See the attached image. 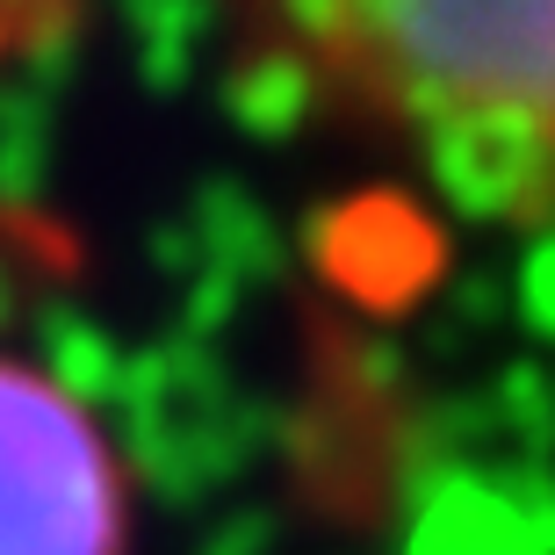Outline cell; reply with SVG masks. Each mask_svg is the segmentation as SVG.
<instances>
[{"mask_svg": "<svg viewBox=\"0 0 555 555\" xmlns=\"http://www.w3.org/2000/svg\"><path fill=\"white\" fill-rule=\"evenodd\" d=\"M203 555H268V519H260V513L224 519V527L203 541Z\"/></svg>", "mask_w": 555, "mask_h": 555, "instance_id": "obj_12", "label": "cell"}, {"mask_svg": "<svg viewBox=\"0 0 555 555\" xmlns=\"http://www.w3.org/2000/svg\"><path fill=\"white\" fill-rule=\"evenodd\" d=\"M130 29L144 37V59H138V73H144V87H181L188 80V59H195V37L209 29V15L203 8H166V15H130Z\"/></svg>", "mask_w": 555, "mask_h": 555, "instance_id": "obj_10", "label": "cell"}, {"mask_svg": "<svg viewBox=\"0 0 555 555\" xmlns=\"http://www.w3.org/2000/svg\"><path fill=\"white\" fill-rule=\"evenodd\" d=\"M288 29L353 51L418 124L513 108L555 130V8H296Z\"/></svg>", "mask_w": 555, "mask_h": 555, "instance_id": "obj_1", "label": "cell"}, {"mask_svg": "<svg viewBox=\"0 0 555 555\" xmlns=\"http://www.w3.org/2000/svg\"><path fill=\"white\" fill-rule=\"evenodd\" d=\"M51 102L43 87H0V203H29L37 195V173L51 159Z\"/></svg>", "mask_w": 555, "mask_h": 555, "instance_id": "obj_9", "label": "cell"}, {"mask_svg": "<svg viewBox=\"0 0 555 555\" xmlns=\"http://www.w3.org/2000/svg\"><path fill=\"white\" fill-rule=\"evenodd\" d=\"M116 412H124L130 462L166 505H195L203 491H217L224 476L246 469L260 440V412L231 390V375L195 339L130 353Z\"/></svg>", "mask_w": 555, "mask_h": 555, "instance_id": "obj_3", "label": "cell"}, {"mask_svg": "<svg viewBox=\"0 0 555 555\" xmlns=\"http://www.w3.org/2000/svg\"><path fill=\"white\" fill-rule=\"evenodd\" d=\"M188 231L217 260V274H231V282H260V274L282 268V231L268 224V209L253 203L246 188H231V181H209L195 195V224Z\"/></svg>", "mask_w": 555, "mask_h": 555, "instance_id": "obj_6", "label": "cell"}, {"mask_svg": "<svg viewBox=\"0 0 555 555\" xmlns=\"http://www.w3.org/2000/svg\"><path fill=\"white\" fill-rule=\"evenodd\" d=\"M224 108H231V124L253 130V138H288V130L304 124V108H310L304 59H288V51H260V59H246L224 80Z\"/></svg>", "mask_w": 555, "mask_h": 555, "instance_id": "obj_8", "label": "cell"}, {"mask_svg": "<svg viewBox=\"0 0 555 555\" xmlns=\"http://www.w3.org/2000/svg\"><path fill=\"white\" fill-rule=\"evenodd\" d=\"M519 310H527V325L555 347V224L534 238L527 268H519Z\"/></svg>", "mask_w": 555, "mask_h": 555, "instance_id": "obj_11", "label": "cell"}, {"mask_svg": "<svg viewBox=\"0 0 555 555\" xmlns=\"http://www.w3.org/2000/svg\"><path fill=\"white\" fill-rule=\"evenodd\" d=\"M124 476L51 375L0 361V555H116Z\"/></svg>", "mask_w": 555, "mask_h": 555, "instance_id": "obj_2", "label": "cell"}, {"mask_svg": "<svg viewBox=\"0 0 555 555\" xmlns=\"http://www.w3.org/2000/svg\"><path fill=\"white\" fill-rule=\"evenodd\" d=\"M0 318H8V268H0Z\"/></svg>", "mask_w": 555, "mask_h": 555, "instance_id": "obj_13", "label": "cell"}, {"mask_svg": "<svg viewBox=\"0 0 555 555\" xmlns=\"http://www.w3.org/2000/svg\"><path fill=\"white\" fill-rule=\"evenodd\" d=\"M426 166L462 217H519L555 209V130L513 108H448L426 124Z\"/></svg>", "mask_w": 555, "mask_h": 555, "instance_id": "obj_4", "label": "cell"}, {"mask_svg": "<svg viewBox=\"0 0 555 555\" xmlns=\"http://www.w3.org/2000/svg\"><path fill=\"white\" fill-rule=\"evenodd\" d=\"M37 339H43L51 390H65L80 412H87V404H116L130 353H116V339H108L94 318H80L73 304H51V310L37 318Z\"/></svg>", "mask_w": 555, "mask_h": 555, "instance_id": "obj_7", "label": "cell"}, {"mask_svg": "<svg viewBox=\"0 0 555 555\" xmlns=\"http://www.w3.org/2000/svg\"><path fill=\"white\" fill-rule=\"evenodd\" d=\"M404 555H555V548H548V527L505 483L454 476V483H433L426 491Z\"/></svg>", "mask_w": 555, "mask_h": 555, "instance_id": "obj_5", "label": "cell"}]
</instances>
